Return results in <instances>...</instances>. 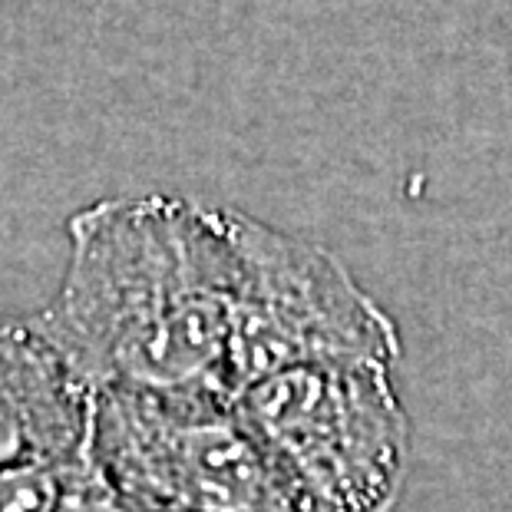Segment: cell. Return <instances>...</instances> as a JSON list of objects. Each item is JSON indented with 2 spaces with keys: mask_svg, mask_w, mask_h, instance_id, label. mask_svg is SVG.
<instances>
[{
  "mask_svg": "<svg viewBox=\"0 0 512 512\" xmlns=\"http://www.w3.org/2000/svg\"><path fill=\"white\" fill-rule=\"evenodd\" d=\"M80 463L57 466V470H24L0 476V512H57Z\"/></svg>",
  "mask_w": 512,
  "mask_h": 512,
  "instance_id": "6",
  "label": "cell"
},
{
  "mask_svg": "<svg viewBox=\"0 0 512 512\" xmlns=\"http://www.w3.org/2000/svg\"><path fill=\"white\" fill-rule=\"evenodd\" d=\"M57 512H136L116 493V486L103 476V470L96 466L93 453L76 466V473L70 479V489L63 496V503Z\"/></svg>",
  "mask_w": 512,
  "mask_h": 512,
  "instance_id": "7",
  "label": "cell"
},
{
  "mask_svg": "<svg viewBox=\"0 0 512 512\" xmlns=\"http://www.w3.org/2000/svg\"><path fill=\"white\" fill-rule=\"evenodd\" d=\"M238 417L314 512H387L410 427L390 364H308L258 380Z\"/></svg>",
  "mask_w": 512,
  "mask_h": 512,
  "instance_id": "3",
  "label": "cell"
},
{
  "mask_svg": "<svg viewBox=\"0 0 512 512\" xmlns=\"http://www.w3.org/2000/svg\"><path fill=\"white\" fill-rule=\"evenodd\" d=\"M90 437V390L30 324L0 321V476L80 463Z\"/></svg>",
  "mask_w": 512,
  "mask_h": 512,
  "instance_id": "5",
  "label": "cell"
},
{
  "mask_svg": "<svg viewBox=\"0 0 512 512\" xmlns=\"http://www.w3.org/2000/svg\"><path fill=\"white\" fill-rule=\"evenodd\" d=\"M235 212L179 199H103L70 219L57 298L30 328L90 390L232 400Z\"/></svg>",
  "mask_w": 512,
  "mask_h": 512,
  "instance_id": "1",
  "label": "cell"
},
{
  "mask_svg": "<svg viewBox=\"0 0 512 512\" xmlns=\"http://www.w3.org/2000/svg\"><path fill=\"white\" fill-rule=\"evenodd\" d=\"M90 453L136 512H314L222 397L96 394Z\"/></svg>",
  "mask_w": 512,
  "mask_h": 512,
  "instance_id": "2",
  "label": "cell"
},
{
  "mask_svg": "<svg viewBox=\"0 0 512 512\" xmlns=\"http://www.w3.org/2000/svg\"><path fill=\"white\" fill-rule=\"evenodd\" d=\"M238 285L228 344L232 403L258 380L308 364H390L397 324L324 248L235 212Z\"/></svg>",
  "mask_w": 512,
  "mask_h": 512,
  "instance_id": "4",
  "label": "cell"
}]
</instances>
